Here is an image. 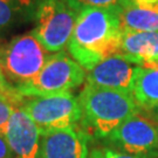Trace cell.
I'll list each match as a JSON object with an SVG mask.
<instances>
[{
  "instance_id": "6da1fadb",
  "label": "cell",
  "mask_w": 158,
  "mask_h": 158,
  "mask_svg": "<svg viewBox=\"0 0 158 158\" xmlns=\"http://www.w3.org/2000/svg\"><path fill=\"white\" fill-rule=\"evenodd\" d=\"M118 10L89 8L80 12L68 53L85 70L119 53L122 39Z\"/></svg>"
},
{
  "instance_id": "7a4b0ae2",
  "label": "cell",
  "mask_w": 158,
  "mask_h": 158,
  "mask_svg": "<svg viewBox=\"0 0 158 158\" xmlns=\"http://www.w3.org/2000/svg\"><path fill=\"white\" fill-rule=\"evenodd\" d=\"M80 127L90 138L103 141L115 129L142 111L131 94L85 85L79 95Z\"/></svg>"
},
{
  "instance_id": "3957f363",
  "label": "cell",
  "mask_w": 158,
  "mask_h": 158,
  "mask_svg": "<svg viewBox=\"0 0 158 158\" xmlns=\"http://www.w3.org/2000/svg\"><path fill=\"white\" fill-rule=\"evenodd\" d=\"M49 56L32 31L18 35L0 49V68L15 88L23 87L38 76Z\"/></svg>"
},
{
  "instance_id": "277c9868",
  "label": "cell",
  "mask_w": 158,
  "mask_h": 158,
  "mask_svg": "<svg viewBox=\"0 0 158 158\" xmlns=\"http://www.w3.org/2000/svg\"><path fill=\"white\" fill-rule=\"evenodd\" d=\"M87 70L66 52L51 54L44 68L29 83L18 88L23 97L60 95L72 93L85 82Z\"/></svg>"
},
{
  "instance_id": "5b68a950",
  "label": "cell",
  "mask_w": 158,
  "mask_h": 158,
  "mask_svg": "<svg viewBox=\"0 0 158 158\" xmlns=\"http://www.w3.org/2000/svg\"><path fill=\"white\" fill-rule=\"evenodd\" d=\"M77 15L67 0H41L32 33L48 52H61L72 38Z\"/></svg>"
},
{
  "instance_id": "8992f818",
  "label": "cell",
  "mask_w": 158,
  "mask_h": 158,
  "mask_svg": "<svg viewBox=\"0 0 158 158\" xmlns=\"http://www.w3.org/2000/svg\"><path fill=\"white\" fill-rule=\"evenodd\" d=\"M20 109L33 119L41 132L79 125L82 117L79 97L72 93L27 97Z\"/></svg>"
},
{
  "instance_id": "52a82bcc",
  "label": "cell",
  "mask_w": 158,
  "mask_h": 158,
  "mask_svg": "<svg viewBox=\"0 0 158 158\" xmlns=\"http://www.w3.org/2000/svg\"><path fill=\"white\" fill-rule=\"evenodd\" d=\"M142 113L114 130L104 145L139 158H158V122Z\"/></svg>"
},
{
  "instance_id": "ba28073f",
  "label": "cell",
  "mask_w": 158,
  "mask_h": 158,
  "mask_svg": "<svg viewBox=\"0 0 158 158\" xmlns=\"http://www.w3.org/2000/svg\"><path fill=\"white\" fill-rule=\"evenodd\" d=\"M90 139L80 124L41 132L39 158H89Z\"/></svg>"
},
{
  "instance_id": "9c48e42d",
  "label": "cell",
  "mask_w": 158,
  "mask_h": 158,
  "mask_svg": "<svg viewBox=\"0 0 158 158\" xmlns=\"http://www.w3.org/2000/svg\"><path fill=\"white\" fill-rule=\"evenodd\" d=\"M139 67L119 54L103 60L87 72V85L131 94Z\"/></svg>"
},
{
  "instance_id": "30bf717a",
  "label": "cell",
  "mask_w": 158,
  "mask_h": 158,
  "mask_svg": "<svg viewBox=\"0 0 158 158\" xmlns=\"http://www.w3.org/2000/svg\"><path fill=\"white\" fill-rule=\"evenodd\" d=\"M13 158H39L41 131L33 119L20 108L12 115L2 132Z\"/></svg>"
},
{
  "instance_id": "8fae6325",
  "label": "cell",
  "mask_w": 158,
  "mask_h": 158,
  "mask_svg": "<svg viewBox=\"0 0 158 158\" xmlns=\"http://www.w3.org/2000/svg\"><path fill=\"white\" fill-rule=\"evenodd\" d=\"M118 54L138 67H158V32H125Z\"/></svg>"
},
{
  "instance_id": "7c38bea8",
  "label": "cell",
  "mask_w": 158,
  "mask_h": 158,
  "mask_svg": "<svg viewBox=\"0 0 158 158\" xmlns=\"http://www.w3.org/2000/svg\"><path fill=\"white\" fill-rule=\"evenodd\" d=\"M122 32H158V0H130L118 11Z\"/></svg>"
},
{
  "instance_id": "4fadbf2b",
  "label": "cell",
  "mask_w": 158,
  "mask_h": 158,
  "mask_svg": "<svg viewBox=\"0 0 158 158\" xmlns=\"http://www.w3.org/2000/svg\"><path fill=\"white\" fill-rule=\"evenodd\" d=\"M41 0H0V32L35 21Z\"/></svg>"
},
{
  "instance_id": "5bb4252c",
  "label": "cell",
  "mask_w": 158,
  "mask_h": 158,
  "mask_svg": "<svg viewBox=\"0 0 158 158\" xmlns=\"http://www.w3.org/2000/svg\"><path fill=\"white\" fill-rule=\"evenodd\" d=\"M131 95L143 113L158 107V67H139Z\"/></svg>"
},
{
  "instance_id": "9a60e30c",
  "label": "cell",
  "mask_w": 158,
  "mask_h": 158,
  "mask_svg": "<svg viewBox=\"0 0 158 158\" xmlns=\"http://www.w3.org/2000/svg\"><path fill=\"white\" fill-rule=\"evenodd\" d=\"M129 1L130 0H67L69 6L77 13L89 8H109L119 11L128 5Z\"/></svg>"
},
{
  "instance_id": "2e32d148",
  "label": "cell",
  "mask_w": 158,
  "mask_h": 158,
  "mask_svg": "<svg viewBox=\"0 0 158 158\" xmlns=\"http://www.w3.org/2000/svg\"><path fill=\"white\" fill-rule=\"evenodd\" d=\"M0 98L10 101L14 106H17L18 108H20V106L23 104V102L25 101V97L20 95V93L18 91L17 88L13 87L6 80V77L2 74L1 68H0Z\"/></svg>"
},
{
  "instance_id": "e0dca14e",
  "label": "cell",
  "mask_w": 158,
  "mask_h": 158,
  "mask_svg": "<svg viewBox=\"0 0 158 158\" xmlns=\"http://www.w3.org/2000/svg\"><path fill=\"white\" fill-rule=\"evenodd\" d=\"M89 158H139L129 155V153L122 152L116 149H113L107 145H98L94 147L89 151Z\"/></svg>"
},
{
  "instance_id": "ac0fdd59",
  "label": "cell",
  "mask_w": 158,
  "mask_h": 158,
  "mask_svg": "<svg viewBox=\"0 0 158 158\" xmlns=\"http://www.w3.org/2000/svg\"><path fill=\"white\" fill-rule=\"evenodd\" d=\"M17 106H14L7 100L0 98V132L2 134L5 131L6 127L8 124L12 115L17 110Z\"/></svg>"
},
{
  "instance_id": "d6986e66",
  "label": "cell",
  "mask_w": 158,
  "mask_h": 158,
  "mask_svg": "<svg viewBox=\"0 0 158 158\" xmlns=\"http://www.w3.org/2000/svg\"><path fill=\"white\" fill-rule=\"evenodd\" d=\"M0 158H13L10 145L6 141L4 134L0 132Z\"/></svg>"
},
{
  "instance_id": "ffe728a7",
  "label": "cell",
  "mask_w": 158,
  "mask_h": 158,
  "mask_svg": "<svg viewBox=\"0 0 158 158\" xmlns=\"http://www.w3.org/2000/svg\"><path fill=\"white\" fill-rule=\"evenodd\" d=\"M150 114H151V116H152V118L155 119V121H157L158 122V107H156L153 110H151L150 111Z\"/></svg>"
}]
</instances>
